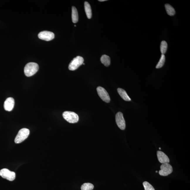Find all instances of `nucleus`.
<instances>
[{"instance_id":"nucleus-1","label":"nucleus","mask_w":190,"mask_h":190,"mask_svg":"<svg viewBox=\"0 0 190 190\" xmlns=\"http://www.w3.org/2000/svg\"><path fill=\"white\" fill-rule=\"evenodd\" d=\"M38 69V65L37 63L34 62L28 63L24 68L25 74L27 77H31L36 74Z\"/></svg>"},{"instance_id":"nucleus-2","label":"nucleus","mask_w":190,"mask_h":190,"mask_svg":"<svg viewBox=\"0 0 190 190\" xmlns=\"http://www.w3.org/2000/svg\"><path fill=\"white\" fill-rule=\"evenodd\" d=\"M30 134L29 130L28 128H23L18 133L15 140L16 143H21L28 138Z\"/></svg>"},{"instance_id":"nucleus-3","label":"nucleus","mask_w":190,"mask_h":190,"mask_svg":"<svg viewBox=\"0 0 190 190\" xmlns=\"http://www.w3.org/2000/svg\"><path fill=\"white\" fill-rule=\"evenodd\" d=\"M62 116L64 119L70 123H77L79 121V116L73 112L66 111L63 112Z\"/></svg>"},{"instance_id":"nucleus-4","label":"nucleus","mask_w":190,"mask_h":190,"mask_svg":"<svg viewBox=\"0 0 190 190\" xmlns=\"http://www.w3.org/2000/svg\"><path fill=\"white\" fill-rule=\"evenodd\" d=\"M83 58L80 56H77L72 60L69 65L68 68L70 70H75L84 63Z\"/></svg>"},{"instance_id":"nucleus-5","label":"nucleus","mask_w":190,"mask_h":190,"mask_svg":"<svg viewBox=\"0 0 190 190\" xmlns=\"http://www.w3.org/2000/svg\"><path fill=\"white\" fill-rule=\"evenodd\" d=\"M0 176L3 178L10 181H13L16 178L15 172L11 171L8 169L4 168L0 170Z\"/></svg>"},{"instance_id":"nucleus-6","label":"nucleus","mask_w":190,"mask_h":190,"mask_svg":"<svg viewBox=\"0 0 190 190\" xmlns=\"http://www.w3.org/2000/svg\"><path fill=\"white\" fill-rule=\"evenodd\" d=\"M98 94L100 98L106 103H109L110 101V98L108 93L104 88L98 87L96 89Z\"/></svg>"},{"instance_id":"nucleus-7","label":"nucleus","mask_w":190,"mask_h":190,"mask_svg":"<svg viewBox=\"0 0 190 190\" xmlns=\"http://www.w3.org/2000/svg\"><path fill=\"white\" fill-rule=\"evenodd\" d=\"M160 168L161 170L159 171V174L161 176H168L171 174L173 171L172 166L168 163L163 164Z\"/></svg>"},{"instance_id":"nucleus-8","label":"nucleus","mask_w":190,"mask_h":190,"mask_svg":"<svg viewBox=\"0 0 190 190\" xmlns=\"http://www.w3.org/2000/svg\"><path fill=\"white\" fill-rule=\"evenodd\" d=\"M116 124L118 127L121 130H124L126 127L125 121L123 114L121 112H118L116 116Z\"/></svg>"},{"instance_id":"nucleus-9","label":"nucleus","mask_w":190,"mask_h":190,"mask_svg":"<svg viewBox=\"0 0 190 190\" xmlns=\"http://www.w3.org/2000/svg\"><path fill=\"white\" fill-rule=\"evenodd\" d=\"M39 38L45 41H50L54 38L55 35L52 32L44 31L40 32L38 35Z\"/></svg>"},{"instance_id":"nucleus-10","label":"nucleus","mask_w":190,"mask_h":190,"mask_svg":"<svg viewBox=\"0 0 190 190\" xmlns=\"http://www.w3.org/2000/svg\"><path fill=\"white\" fill-rule=\"evenodd\" d=\"M15 105V100L11 97L8 98L5 100L4 105V109L8 111H11L14 107Z\"/></svg>"},{"instance_id":"nucleus-11","label":"nucleus","mask_w":190,"mask_h":190,"mask_svg":"<svg viewBox=\"0 0 190 190\" xmlns=\"http://www.w3.org/2000/svg\"><path fill=\"white\" fill-rule=\"evenodd\" d=\"M157 156L158 161L161 163H169L170 162L168 156L162 151H157Z\"/></svg>"},{"instance_id":"nucleus-12","label":"nucleus","mask_w":190,"mask_h":190,"mask_svg":"<svg viewBox=\"0 0 190 190\" xmlns=\"http://www.w3.org/2000/svg\"><path fill=\"white\" fill-rule=\"evenodd\" d=\"M118 93L123 100L126 101H131V99L126 92V91L122 89L118 88L117 89Z\"/></svg>"},{"instance_id":"nucleus-13","label":"nucleus","mask_w":190,"mask_h":190,"mask_svg":"<svg viewBox=\"0 0 190 190\" xmlns=\"http://www.w3.org/2000/svg\"><path fill=\"white\" fill-rule=\"evenodd\" d=\"M84 9L86 15L88 18L91 19L92 16V12L90 5L87 1H85L84 3Z\"/></svg>"},{"instance_id":"nucleus-14","label":"nucleus","mask_w":190,"mask_h":190,"mask_svg":"<svg viewBox=\"0 0 190 190\" xmlns=\"http://www.w3.org/2000/svg\"><path fill=\"white\" fill-rule=\"evenodd\" d=\"M72 20L73 23H77L78 21V13L77 9L74 6L72 7Z\"/></svg>"},{"instance_id":"nucleus-15","label":"nucleus","mask_w":190,"mask_h":190,"mask_svg":"<svg viewBox=\"0 0 190 190\" xmlns=\"http://www.w3.org/2000/svg\"><path fill=\"white\" fill-rule=\"evenodd\" d=\"M100 60L101 63L105 66L108 67L110 65V58L109 56L106 55H104L101 56Z\"/></svg>"},{"instance_id":"nucleus-16","label":"nucleus","mask_w":190,"mask_h":190,"mask_svg":"<svg viewBox=\"0 0 190 190\" xmlns=\"http://www.w3.org/2000/svg\"><path fill=\"white\" fill-rule=\"evenodd\" d=\"M165 10L167 14L170 16H173L175 15V11L171 5L169 4H166L165 5Z\"/></svg>"},{"instance_id":"nucleus-17","label":"nucleus","mask_w":190,"mask_h":190,"mask_svg":"<svg viewBox=\"0 0 190 190\" xmlns=\"http://www.w3.org/2000/svg\"><path fill=\"white\" fill-rule=\"evenodd\" d=\"M168 48L167 42L165 40H163L161 42L160 45V50L162 54H164L166 53Z\"/></svg>"},{"instance_id":"nucleus-18","label":"nucleus","mask_w":190,"mask_h":190,"mask_svg":"<svg viewBox=\"0 0 190 190\" xmlns=\"http://www.w3.org/2000/svg\"><path fill=\"white\" fill-rule=\"evenodd\" d=\"M94 188V186L91 183H84L81 186L82 190H92Z\"/></svg>"},{"instance_id":"nucleus-19","label":"nucleus","mask_w":190,"mask_h":190,"mask_svg":"<svg viewBox=\"0 0 190 190\" xmlns=\"http://www.w3.org/2000/svg\"><path fill=\"white\" fill-rule=\"evenodd\" d=\"M165 56L164 54H162L160 61L158 62L157 65H156V68L157 69L160 68L163 66L165 62Z\"/></svg>"},{"instance_id":"nucleus-20","label":"nucleus","mask_w":190,"mask_h":190,"mask_svg":"<svg viewBox=\"0 0 190 190\" xmlns=\"http://www.w3.org/2000/svg\"><path fill=\"white\" fill-rule=\"evenodd\" d=\"M143 185L145 190H155L154 187L147 181L143 183Z\"/></svg>"},{"instance_id":"nucleus-21","label":"nucleus","mask_w":190,"mask_h":190,"mask_svg":"<svg viewBox=\"0 0 190 190\" xmlns=\"http://www.w3.org/2000/svg\"><path fill=\"white\" fill-rule=\"evenodd\" d=\"M106 1V0H99V1Z\"/></svg>"},{"instance_id":"nucleus-22","label":"nucleus","mask_w":190,"mask_h":190,"mask_svg":"<svg viewBox=\"0 0 190 190\" xmlns=\"http://www.w3.org/2000/svg\"><path fill=\"white\" fill-rule=\"evenodd\" d=\"M157 172H158L157 171H156V173H157Z\"/></svg>"},{"instance_id":"nucleus-23","label":"nucleus","mask_w":190,"mask_h":190,"mask_svg":"<svg viewBox=\"0 0 190 190\" xmlns=\"http://www.w3.org/2000/svg\"><path fill=\"white\" fill-rule=\"evenodd\" d=\"M159 149H160V150H161V147H160V148H159Z\"/></svg>"},{"instance_id":"nucleus-24","label":"nucleus","mask_w":190,"mask_h":190,"mask_svg":"<svg viewBox=\"0 0 190 190\" xmlns=\"http://www.w3.org/2000/svg\"><path fill=\"white\" fill-rule=\"evenodd\" d=\"M74 26H76V25H74Z\"/></svg>"}]
</instances>
